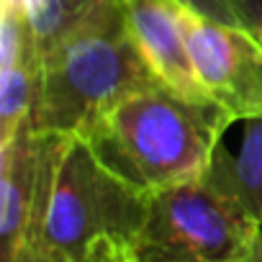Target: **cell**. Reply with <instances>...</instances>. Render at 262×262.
I'll return each mask as SVG.
<instances>
[{
	"label": "cell",
	"instance_id": "obj_1",
	"mask_svg": "<svg viewBox=\"0 0 262 262\" xmlns=\"http://www.w3.org/2000/svg\"><path fill=\"white\" fill-rule=\"evenodd\" d=\"M149 195L113 175L82 137L39 134V170L16 262H98L131 252Z\"/></svg>",
	"mask_w": 262,
	"mask_h": 262
},
{
	"label": "cell",
	"instance_id": "obj_2",
	"mask_svg": "<svg viewBox=\"0 0 262 262\" xmlns=\"http://www.w3.org/2000/svg\"><path fill=\"white\" fill-rule=\"evenodd\" d=\"M231 123L213 100H188L155 82L118 100L85 142L113 175L155 195L203 178Z\"/></svg>",
	"mask_w": 262,
	"mask_h": 262
},
{
	"label": "cell",
	"instance_id": "obj_3",
	"mask_svg": "<svg viewBox=\"0 0 262 262\" xmlns=\"http://www.w3.org/2000/svg\"><path fill=\"white\" fill-rule=\"evenodd\" d=\"M160 82L128 26L126 3L111 0L52 49L36 77V134L88 137L126 95Z\"/></svg>",
	"mask_w": 262,
	"mask_h": 262
},
{
	"label": "cell",
	"instance_id": "obj_4",
	"mask_svg": "<svg viewBox=\"0 0 262 262\" xmlns=\"http://www.w3.org/2000/svg\"><path fill=\"white\" fill-rule=\"evenodd\" d=\"M259 231L262 224L203 175L149 195L131 252L178 262H244Z\"/></svg>",
	"mask_w": 262,
	"mask_h": 262
},
{
	"label": "cell",
	"instance_id": "obj_5",
	"mask_svg": "<svg viewBox=\"0 0 262 262\" xmlns=\"http://www.w3.org/2000/svg\"><path fill=\"white\" fill-rule=\"evenodd\" d=\"M185 34L206 95L234 121L262 116V41L257 34L206 21L188 8Z\"/></svg>",
	"mask_w": 262,
	"mask_h": 262
},
{
	"label": "cell",
	"instance_id": "obj_6",
	"mask_svg": "<svg viewBox=\"0 0 262 262\" xmlns=\"http://www.w3.org/2000/svg\"><path fill=\"white\" fill-rule=\"evenodd\" d=\"M134 41L155 77L188 100H211L195 75L178 0H123Z\"/></svg>",
	"mask_w": 262,
	"mask_h": 262
},
{
	"label": "cell",
	"instance_id": "obj_7",
	"mask_svg": "<svg viewBox=\"0 0 262 262\" xmlns=\"http://www.w3.org/2000/svg\"><path fill=\"white\" fill-rule=\"evenodd\" d=\"M39 134L31 118L0 144V262H16L36 190Z\"/></svg>",
	"mask_w": 262,
	"mask_h": 262
},
{
	"label": "cell",
	"instance_id": "obj_8",
	"mask_svg": "<svg viewBox=\"0 0 262 262\" xmlns=\"http://www.w3.org/2000/svg\"><path fill=\"white\" fill-rule=\"evenodd\" d=\"M206 175L262 224V116L242 121V144L236 155L221 142Z\"/></svg>",
	"mask_w": 262,
	"mask_h": 262
},
{
	"label": "cell",
	"instance_id": "obj_9",
	"mask_svg": "<svg viewBox=\"0 0 262 262\" xmlns=\"http://www.w3.org/2000/svg\"><path fill=\"white\" fill-rule=\"evenodd\" d=\"M24 3L41 64V59L52 49H57L72 31L90 21L111 0H24Z\"/></svg>",
	"mask_w": 262,
	"mask_h": 262
},
{
	"label": "cell",
	"instance_id": "obj_10",
	"mask_svg": "<svg viewBox=\"0 0 262 262\" xmlns=\"http://www.w3.org/2000/svg\"><path fill=\"white\" fill-rule=\"evenodd\" d=\"M178 3L206 21H216L224 26H244L231 0H178Z\"/></svg>",
	"mask_w": 262,
	"mask_h": 262
},
{
	"label": "cell",
	"instance_id": "obj_11",
	"mask_svg": "<svg viewBox=\"0 0 262 262\" xmlns=\"http://www.w3.org/2000/svg\"><path fill=\"white\" fill-rule=\"evenodd\" d=\"M231 3H234L242 24L252 34H257L262 29V0H231Z\"/></svg>",
	"mask_w": 262,
	"mask_h": 262
},
{
	"label": "cell",
	"instance_id": "obj_12",
	"mask_svg": "<svg viewBox=\"0 0 262 262\" xmlns=\"http://www.w3.org/2000/svg\"><path fill=\"white\" fill-rule=\"evenodd\" d=\"M244 262H262V231L254 239V244H252V249H249V254H247Z\"/></svg>",
	"mask_w": 262,
	"mask_h": 262
},
{
	"label": "cell",
	"instance_id": "obj_13",
	"mask_svg": "<svg viewBox=\"0 0 262 262\" xmlns=\"http://www.w3.org/2000/svg\"><path fill=\"white\" fill-rule=\"evenodd\" d=\"M131 262H178V259H162V257H147V254H134L131 252Z\"/></svg>",
	"mask_w": 262,
	"mask_h": 262
},
{
	"label": "cell",
	"instance_id": "obj_14",
	"mask_svg": "<svg viewBox=\"0 0 262 262\" xmlns=\"http://www.w3.org/2000/svg\"><path fill=\"white\" fill-rule=\"evenodd\" d=\"M98 262H131V252H121V254H111V257H103Z\"/></svg>",
	"mask_w": 262,
	"mask_h": 262
},
{
	"label": "cell",
	"instance_id": "obj_15",
	"mask_svg": "<svg viewBox=\"0 0 262 262\" xmlns=\"http://www.w3.org/2000/svg\"><path fill=\"white\" fill-rule=\"evenodd\" d=\"M257 39H259V41H262V29H259V31H257Z\"/></svg>",
	"mask_w": 262,
	"mask_h": 262
}]
</instances>
